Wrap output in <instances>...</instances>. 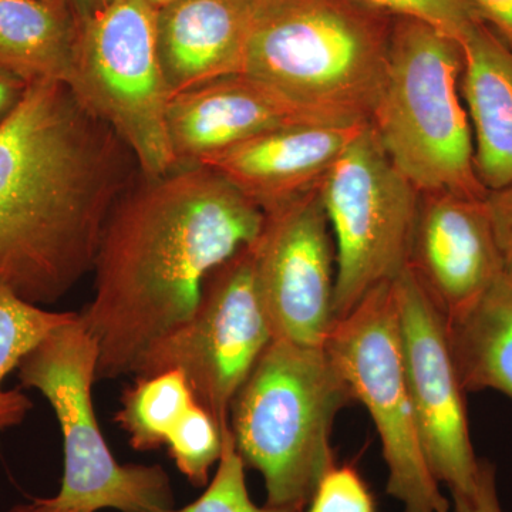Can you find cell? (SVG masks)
Wrapping results in <instances>:
<instances>
[{"instance_id":"1","label":"cell","mask_w":512,"mask_h":512,"mask_svg":"<svg viewBox=\"0 0 512 512\" xmlns=\"http://www.w3.org/2000/svg\"><path fill=\"white\" fill-rule=\"evenodd\" d=\"M265 212L205 165L144 177L114 205L80 312L99 348L97 382L133 375L190 318L212 271L258 238Z\"/></svg>"},{"instance_id":"2","label":"cell","mask_w":512,"mask_h":512,"mask_svg":"<svg viewBox=\"0 0 512 512\" xmlns=\"http://www.w3.org/2000/svg\"><path fill=\"white\" fill-rule=\"evenodd\" d=\"M136 157L67 84H30L0 124V284L53 305L93 271Z\"/></svg>"},{"instance_id":"3","label":"cell","mask_w":512,"mask_h":512,"mask_svg":"<svg viewBox=\"0 0 512 512\" xmlns=\"http://www.w3.org/2000/svg\"><path fill=\"white\" fill-rule=\"evenodd\" d=\"M393 23L357 0H282L256 20L242 74L330 123H369Z\"/></svg>"},{"instance_id":"4","label":"cell","mask_w":512,"mask_h":512,"mask_svg":"<svg viewBox=\"0 0 512 512\" xmlns=\"http://www.w3.org/2000/svg\"><path fill=\"white\" fill-rule=\"evenodd\" d=\"M325 348L272 340L234 397L229 430L266 505L302 512L333 464L332 429L352 402Z\"/></svg>"},{"instance_id":"5","label":"cell","mask_w":512,"mask_h":512,"mask_svg":"<svg viewBox=\"0 0 512 512\" xmlns=\"http://www.w3.org/2000/svg\"><path fill=\"white\" fill-rule=\"evenodd\" d=\"M463 50L427 23L394 18L389 63L372 117L383 150L420 194L484 200L460 92Z\"/></svg>"},{"instance_id":"6","label":"cell","mask_w":512,"mask_h":512,"mask_svg":"<svg viewBox=\"0 0 512 512\" xmlns=\"http://www.w3.org/2000/svg\"><path fill=\"white\" fill-rule=\"evenodd\" d=\"M99 348L80 313L46 336L18 367L23 389L52 406L63 437L59 493L47 498L63 510L164 512L175 507L170 476L158 464H120L101 433L93 403Z\"/></svg>"},{"instance_id":"7","label":"cell","mask_w":512,"mask_h":512,"mask_svg":"<svg viewBox=\"0 0 512 512\" xmlns=\"http://www.w3.org/2000/svg\"><path fill=\"white\" fill-rule=\"evenodd\" d=\"M67 86L106 121L144 177L178 167L167 130L171 93L157 47V9L147 0H110L79 18Z\"/></svg>"},{"instance_id":"8","label":"cell","mask_w":512,"mask_h":512,"mask_svg":"<svg viewBox=\"0 0 512 512\" xmlns=\"http://www.w3.org/2000/svg\"><path fill=\"white\" fill-rule=\"evenodd\" d=\"M319 191L335 241L333 313L339 320L407 268L420 192L394 167L370 124Z\"/></svg>"},{"instance_id":"9","label":"cell","mask_w":512,"mask_h":512,"mask_svg":"<svg viewBox=\"0 0 512 512\" xmlns=\"http://www.w3.org/2000/svg\"><path fill=\"white\" fill-rule=\"evenodd\" d=\"M325 349L379 433L387 494L404 512H450L424 456L407 390L393 282L377 286L336 320Z\"/></svg>"},{"instance_id":"10","label":"cell","mask_w":512,"mask_h":512,"mask_svg":"<svg viewBox=\"0 0 512 512\" xmlns=\"http://www.w3.org/2000/svg\"><path fill=\"white\" fill-rule=\"evenodd\" d=\"M271 342L248 245L208 275L190 318L157 340L133 375L180 370L198 403L227 430L232 400Z\"/></svg>"},{"instance_id":"11","label":"cell","mask_w":512,"mask_h":512,"mask_svg":"<svg viewBox=\"0 0 512 512\" xmlns=\"http://www.w3.org/2000/svg\"><path fill=\"white\" fill-rule=\"evenodd\" d=\"M393 288L404 377L424 456L453 498L470 497L481 460L471 443L467 392L451 352L446 318L409 269L394 279Z\"/></svg>"},{"instance_id":"12","label":"cell","mask_w":512,"mask_h":512,"mask_svg":"<svg viewBox=\"0 0 512 512\" xmlns=\"http://www.w3.org/2000/svg\"><path fill=\"white\" fill-rule=\"evenodd\" d=\"M251 249L272 340L325 348L336 323V248L319 188L265 212Z\"/></svg>"},{"instance_id":"13","label":"cell","mask_w":512,"mask_h":512,"mask_svg":"<svg viewBox=\"0 0 512 512\" xmlns=\"http://www.w3.org/2000/svg\"><path fill=\"white\" fill-rule=\"evenodd\" d=\"M407 269L446 319L476 302L504 274L485 198L420 194Z\"/></svg>"},{"instance_id":"14","label":"cell","mask_w":512,"mask_h":512,"mask_svg":"<svg viewBox=\"0 0 512 512\" xmlns=\"http://www.w3.org/2000/svg\"><path fill=\"white\" fill-rule=\"evenodd\" d=\"M367 124H292L249 138L198 165L222 175L269 212L319 188Z\"/></svg>"},{"instance_id":"15","label":"cell","mask_w":512,"mask_h":512,"mask_svg":"<svg viewBox=\"0 0 512 512\" xmlns=\"http://www.w3.org/2000/svg\"><path fill=\"white\" fill-rule=\"evenodd\" d=\"M330 123L301 109L248 74H232L171 97L167 130L178 167L208 157L276 128Z\"/></svg>"},{"instance_id":"16","label":"cell","mask_w":512,"mask_h":512,"mask_svg":"<svg viewBox=\"0 0 512 512\" xmlns=\"http://www.w3.org/2000/svg\"><path fill=\"white\" fill-rule=\"evenodd\" d=\"M256 20L239 0H174L158 9V56L171 97L244 73Z\"/></svg>"},{"instance_id":"17","label":"cell","mask_w":512,"mask_h":512,"mask_svg":"<svg viewBox=\"0 0 512 512\" xmlns=\"http://www.w3.org/2000/svg\"><path fill=\"white\" fill-rule=\"evenodd\" d=\"M460 92L474 140V165L485 190L512 183V47L478 23L460 42Z\"/></svg>"},{"instance_id":"18","label":"cell","mask_w":512,"mask_h":512,"mask_svg":"<svg viewBox=\"0 0 512 512\" xmlns=\"http://www.w3.org/2000/svg\"><path fill=\"white\" fill-rule=\"evenodd\" d=\"M77 35L67 0H0V67L29 84L69 82Z\"/></svg>"},{"instance_id":"19","label":"cell","mask_w":512,"mask_h":512,"mask_svg":"<svg viewBox=\"0 0 512 512\" xmlns=\"http://www.w3.org/2000/svg\"><path fill=\"white\" fill-rule=\"evenodd\" d=\"M446 322L464 390H497L512 400V279L498 276L476 302Z\"/></svg>"},{"instance_id":"20","label":"cell","mask_w":512,"mask_h":512,"mask_svg":"<svg viewBox=\"0 0 512 512\" xmlns=\"http://www.w3.org/2000/svg\"><path fill=\"white\" fill-rule=\"evenodd\" d=\"M114 421L126 431L137 451L167 446L198 404L187 377L180 370L136 376L124 390Z\"/></svg>"},{"instance_id":"21","label":"cell","mask_w":512,"mask_h":512,"mask_svg":"<svg viewBox=\"0 0 512 512\" xmlns=\"http://www.w3.org/2000/svg\"><path fill=\"white\" fill-rule=\"evenodd\" d=\"M76 318V312L50 311L0 284V431L20 426L33 409L22 390L5 389L6 377L53 330Z\"/></svg>"},{"instance_id":"22","label":"cell","mask_w":512,"mask_h":512,"mask_svg":"<svg viewBox=\"0 0 512 512\" xmlns=\"http://www.w3.org/2000/svg\"><path fill=\"white\" fill-rule=\"evenodd\" d=\"M227 430H222L212 414L198 403L167 444L175 466L194 487L208 484L211 468L217 466L224 450Z\"/></svg>"},{"instance_id":"23","label":"cell","mask_w":512,"mask_h":512,"mask_svg":"<svg viewBox=\"0 0 512 512\" xmlns=\"http://www.w3.org/2000/svg\"><path fill=\"white\" fill-rule=\"evenodd\" d=\"M245 468L228 429L224 434V450L217 470L204 493L185 507H174L164 512H295L289 508L256 505L248 493Z\"/></svg>"},{"instance_id":"24","label":"cell","mask_w":512,"mask_h":512,"mask_svg":"<svg viewBox=\"0 0 512 512\" xmlns=\"http://www.w3.org/2000/svg\"><path fill=\"white\" fill-rule=\"evenodd\" d=\"M393 18L427 23L458 43L478 23L484 22L470 0H357ZM485 23V22H484Z\"/></svg>"},{"instance_id":"25","label":"cell","mask_w":512,"mask_h":512,"mask_svg":"<svg viewBox=\"0 0 512 512\" xmlns=\"http://www.w3.org/2000/svg\"><path fill=\"white\" fill-rule=\"evenodd\" d=\"M308 504L306 512H377L365 481L350 466L330 468Z\"/></svg>"},{"instance_id":"26","label":"cell","mask_w":512,"mask_h":512,"mask_svg":"<svg viewBox=\"0 0 512 512\" xmlns=\"http://www.w3.org/2000/svg\"><path fill=\"white\" fill-rule=\"evenodd\" d=\"M485 207L493 225L504 275L512 279V183L500 190L488 191Z\"/></svg>"},{"instance_id":"27","label":"cell","mask_w":512,"mask_h":512,"mask_svg":"<svg viewBox=\"0 0 512 512\" xmlns=\"http://www.w3.org/2000/svg\"><path fill=\"white\" fill-rule=\"evenodd\" d=\"M456 512H504L498 500L495 467L481 460L476 491L470 497L453 498Z\"/></svg>"},{"instance_id":"28","label":"cell","mask_w":512,"mask_h":512,"mask_svg":"<svg viewBox=\"0 0 512 512\" xmlns=\"http://www.w3.org/2000/svg\"><path fill=\"white\" fill-rule=\"evenodd\" d=\"M485 25L512 47V0H470Z\"/></svg>"},{"instance_id":"29","label":"cell","mask_w":512,"mask_h":512,"mask_svg":"<svg viewBox=\"0 0 512 512\" xmlns=\"http://www.w3.org/2000/svg\"><path fill=\"white\" fill-rule=\"evenodd\" d=\"M30 84L18 74L0 67V124L12 116L25 99Z\"/></svg>"},{"instance_id":"30","label":"cell","mask_w":512,"mask_h":512,"mask_svg":"<svg viewBox=\"0 0 512 512\" xmlns=\"http://www.w3.org/2000/svg\"><path fill=\"white\" fill-rule=\"evenodd\" d=\"M5 512H77L72 510H63L57 508L47 501V498H37V500L30 501V503H20L10 507Z\"/></svg>"},{"instance_id":"31","label":"cell","mask_w":512,"mask_h":512,"mask_svg":"<svg viewBox=\"0 0 512 512\" xmlns=\"http://www.w3.org/2000/svg\"><path fill=\"white\" fill-rule=\"evenodd\" d=\"M239 2L244 3V5L254 13L256 18L259 19L264 13L268 12L269 9L281 3L282 0H239Z\"/></svg>"},{"instance_id":"32","label":"cell","mask_w":512,"mask_h":512,"mask_svg":"<svg viewBox=\"0 0 512 512\" xmlns=\"http://www.w3.org/2000/svg\"><path fill=\"white\" fill-rule=\"evenodd\" d=\"M67 2L70 3V6H72L73 10L76 8V5H82L83 6V15H86V13L93 12V10L101 8V6L106 5V3H109L110 0H67Z\"/></svg>"},{"instance_id":"33","label":"cell","mask_w":512,"mask_h":512,"mask_svg":"<svg viewBox=\"0 0 512 512\" xmlns=\"http://www.w3.org/2000/svg\"><path fill=\"white\" fill-rule=\"evenodd\" d=\"M147 2L158 10L164 8V6L170 5V3H173L174 0H147Z\"/></svg>"}]
</instances>
